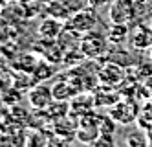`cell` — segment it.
<instances>
[{
	"label": "cell",
	"mask_w": 152,
	"mask_h": 147,
	"mask_svg": "<svg viewBox=\"0 0 152 147\" xmlns=\"http://www.w3.org/2000/svg\"><path fill=\"white\" fill-rule=\"evenodd\" d=\"M110 4H112V0H90V7H94V9L106 7V6H110Z\"/></svg>",
	"instance_id": "9a60e30c"
},
{
	"label": "cell",
	"mask_w": 152,
	"mask_h": 147,
	"mask_svg": "<svg viewBox=\"0 0 152 147\" xmlns=\"http://www.w3.org/2000/svg\"><path fill=\"white\" fill-rule=\"evenodd\" d=\"M108 39L104 35H101V33H97V31H88V33H84V37H81V44H79V48L81 52L84 53V57H88V59H101V57H106V53H108Z\"/></svg>",
	"instance_id": "6da1fadb"
},
{
	"label": "cell",
	"mask_w": 152,
	"mask_h": 147,
	"mask_svg": "<svg viewBox=\"0 0 152 147\" xmlns=\"http://www.w3.org/2000/svg\"><path fill=\"white\" fill-rule=\"evenodd\" d=\"M119 98H121V92L115 86H108V85H101V83H99V88L94 92L95 107H112Z\"/></svg>",
	"instance_id": "ba28073f"
},
{
	"label": "cell",
	"mask_w": 152,
	"mask_h": 147,
	"mask_svg": "<svg viewBox=\"0 0 152 147\" xmlns=\"http://www.w3.org/2000/svg\"><path fill=\"white\" fill-rule=\"evenodd\" d=\"M108 20L114 24H132L137 20L136 0H112L108 6Z\"/></svg>",
	"instance_id": "3957f363"
},
{
	"label": "cell",
	"mask_w": 152,
	"mask_h": 147,
	"mask_svg": "<svg viewBox=\"0 0 152 147\" xmlns=\"http://www.w3.org/2000/svg\"><path fill=\"white\" fill-rule=\"evenodd\" d=\"M62 33V24L59 20H53V18H46L42 24L39 26V35L44 37L48 41H53L55 37H59Z\"/></svg>",
	"instance_id": "8fae6325"
},
{
	"label": "cell",
	"mask_w": 152,
	"mask_h": 147,
	"mask_svg": "<svg viewBox=\"0 0 152 147\" xmlns=\"http://www.w3.org/2000/svg\"><path fill=\"white\" fill-rule=\"evenodd\" d=\"M9 4V0H0V7H4V6H7Z\"/></svg>",
	"instance_id": "e0dca14e"
},
{
	"label": "cell",
	"mask_w": 152,
	"mask_h": 147,
	"mask_svg": "<svg viewBox=\"0 0 152 147\" xmlns=\"http://www.w3.org/2000/svg\"><path fill=\"white\" fill-rule=\"evenodd\" d=\"M125 143H126V145H147V143H148V138L143 136L139 131H136V132H130V134H128L126 140H125Z\"/></svg>",
	"instance_id": "5bb4252c"
},
{
	"label": "cell",
	"mask_w": 152,
	"mask_h": 147,
	"mask_svg": "<svg viewBox=\"0 0 152 147\" xmlns=\"http://www.w3.org/2000/svg\"><path fill=\"white\" fill-rule=\"evenodd\" d=\"M51 92H53V98L57 101H70L73 96L79 94V90L75 88L68 79H61V81H57L51 86Z\"/></svg>",
	"instance_id": "30bf717a"
},
{
	"label": "cell",
	"mask_w": 152,
	"mask_h": 147,
	"mask_svg": "<svg viewBox=\"0 0 152 147\" xmlns=\"http://www.w3.org/2000/svg\"><path fill=\"white\" fill-rule=\"evenodd\" d=\"M62 4L66 6V9L72 15V13H77V11H81V9L90 7V0H62Z\"/></svg>",
	"instance_id": "4fadbf2b"
},
{
	"label": "cell",
	"mask_w": 152,
	"mask_h": 147,
	"mask_svg": "<svg viewBox=\"0 0 152 147\" xmlns=\"http://www.w3.org/2000/svg\"><path fill=\"white\" fill-rule=\"evenodd\" d=\"M148 59H150V63H152V48L148 50Z\"/></svg>",
	"instance_id": "ac0fdd59"
},
{
	"label": "cell",
	"mask_w": 152,
	"mask_h": 147,
	"mask_svg": "<svg viewBox=\"0 0 152 147\" xmlns=\"http://www.w3.org/2000/svg\"><path fill=\"white\" fill-rule=\"evenodd\" d=\"M95 75H97V81L101 85H108V86H119L126 79L125 68L114 61H104L99 66V70H97Z\"/></svg>",
	"instance_id": "8992f818"
},
{
	"label": "cell",
	"mask_w": 152,
	"mask_h": 147,
	"mask_svg": "<svg viewBox=\"0 0 152 147\" xmlns=\"http://www.w3.org/2000/svg\"><path fill=\"white\" fill-rule=\"evenodd\" d=\"M128 46L136 52H148L152 48V28L141 20H134L128 31Z\"/></svg>",
	"instance_id": "277c9868"
},
{
	"label": "cell",
	"mask_w": 152,
	"mask_h": 147,
	"mask_svg": "<svg viewBox=\"0 0 152 147\" xmlns=\"http://www.w3.org/2000/svg\"><path fill=\"white\" fill-rule=\"evenodd\" d=\"M97 24H99V17L95 15V9L86 7V9L77 11V13H72V17L66 22V28L77 31L79 35H84V33L92 31Z\"/></svg>",
	"instance_id": "5b68a950"
},
{
	"label": "cell",
	"mask_w": 152,
	"mask_h": 147,
	"mask_svg": "<svg viewBox=\"0 0 152 147\" xmlns=\"http://www.w3.org/2000/svg\"><path fill=\"white\" fill-rule=\"evenodd\" d=\"M147 15L152 17V0H148V2H147Z\"/></svg>",
	"instance_id": "2e32d148"
},
{
	"label": "cell",
	"mask_w": 152,
	"mask_h": 147,
	"mask_svg": "<svg viewBox=\"0 0 152 147\" xmlns=\"http://www.w3.org/2000/svg\"><path fill=\"white\" fill-rule=\"evenodd\" d=\"M148 24H150V28H152V17H150V20H148Z\"/></svg>",
	"instance_id": "d6986e66"
},
{
	"label": "cell",
	"mask_w": 152,
	"mask_h": 147,
	"mask_svg": "<svg viewBox=\"0 0 152 147\" xmlns=\"http://www.w3.org/2000/svg\"><path fill=\"white\" fill-rule=\"evenodd\" d=\"M53 72H55V70H53L51 66H48L46 63L39 61V64H37L35 68H33V74H31V75H33V77L37 79V81H44V79H48V77H50Z\"/></svg>",
	"instance_id": "7c38bea8"
},
{
	"label": "cell",
	"mask_w": 152,
	"mask_h": 147,
	"mask_svg": "<svg viewBox=\"0 0 152 147\" xmlns=\"http://www.w3.org/2000/svg\"><path fill=\"white\" fill-rule=\"evenodd\" d=\"M128 31H130V24H114L108 28V42L112 46H123L125 42H128Z\"/></svg>",
	"instance_id": "9c48e42d"
},
{
	"label": "cell",
	"mask_w": 152,
	"mask_h": 147,
	"mask_svg": "<svg viewBox=\"0 0 152 147\" xmlns=\"http://www.w3.org/2000/svg\"><path fill=\"white\" fill-rule=\"evenodd\" d=\"M28 101H29V105L33 109L46 110L53 101H55L53 92H51V86H48V85H35V86H31V90L28 92Z\"/></svg>",
	"instance_id": "52a82bcc"
},
{
	"label": "cell",
	"mask_w": 152,
	"mask_h": 147,
	"mask_svg": "<svg viewBox=\"0 0 152 147\" xmlns=\"http://www.w3.org/2000/svg\"><path fill=\"white\" fill-rule=\"evenodd\" d=\"M139 107L134 99H125L123 96L119 98L115 103L110 107L108 114L110 118L117 123V125H130V123L137 121V116H139Z\"/></svg>",
	"instance_id": "7a4b0ae2"
}]
</instances>
